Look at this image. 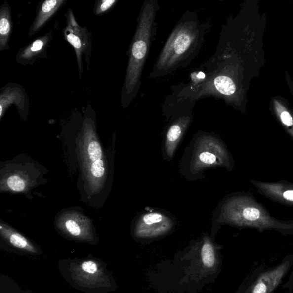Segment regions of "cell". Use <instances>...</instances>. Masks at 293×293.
<instances>
[{"label": "cell", "instance_id": "18", "mask_svg": "<svg viewBox=\"0 0 293 293\" xmlns=\"http://www.w3.org/2000/svg\"><path fill=\"white\" fill-rule=\"evenodd\" d=\"M215 85L220 93L225 95H231L236 91V85L230 78L221 76L215 80Z\"/></svg>", "mask_w": 293, "mask_h": 293}, {"label": "cell", "instance_id": "21", "mask_svg": "<svg viewBox=\"0 0 293 293\" xmlns=\"http://www.w3.org/2000/svg\"><path fill=\"white\" fill-rule=\"evenodd\" d=\"M281 119L282 123L286 126H291L293 124V118L288 112H283L281 115Z\"/></svg>", "mask_w": 293, "mask_h": 293}, {"label": "cell", "instance_id": "7", "mask_svg": "<svg viewBox=\"0 0 293 293\" xmlns=\"http://www.w3.org/2000/svg\"><path fill=\"white\" fill-rule=\"evenodd\" d=\"M201 140L197 141L190 162L191 171L194 173L223 164V148L220 141L211 136H205Z\"/></svg>", "mask_w": 293, "mask_h": 293}, {"label": "cell", "instance_id": "19", "mask_svg": "<svg viewBox=\"0 0 293 293\" xmlns=\"http://www.w3.org/2000/svg\"><path fill=\"white\" fill-rule=\"evenodd\" d=\"M117 2V0H101L96 1L94 13L96 16H102L113 8Z\"/></svg>", "mask_w": 293, "mask_h": 293}, {"label": "cell", "instance_id": "16", "mask_svg": "<svg viewBox=\"0 0 293 293\" xmlns=\"http://www.w3.org/2000/svg\"><path fill=\"white\" fill-rule=\"evenodd\" d=\"M13 27L11 8L5 1L0 7V52L9 49Z\"/></svg>", "mask_w": 293, "mask_h": 293}, {"label": "cell", "instance_id": "4", "mask_svg": "<svg viewBox=\"0 0 293 293\" xmlns=\"http://www.w3.org/2000/svg\"><path fill=\"white\" fill-rule=\"evenodd\" d=\"M66 270L68 282L74 287L88 293H106L112 281L106 266L100 260L85 258L71 261Z\"/></svg>", "mask_w": 293, "mask_h": 293}, {"label": "cell", "instance_id": "15", "mask_svg": "<svg viewBox=\"0 0 293 293\" xmlns=\"http://www.w3.org/2000/svg\"><path fill=\"white\" fill-rule=\"evenodd\" d=\"M191 122L190 116L180 117L170 126L165 141V153L167 157L172 159L177 147Z\"/></svg>", "mask_w": 293, "mask_h": 293}, {"label": "cell", "instance_id": "2", "mask_svg": "<svg viewBox=\"0 0 293 293\" xmlns=\"http://www.w3.org/2000/svg\"><path fill=\"white\" fill-rule=\"evenodd\" d=\"M202 30L196 19L183 18L169 36L151 77L168 74L189 63L200 49Z\"/></svg>", "mask_w": 293, "mask_h": 293}, {"label": "cell", "instance_id": "10", "mask_svg": "<svg viewBox=\"0 0 293 293\" xmlns=\"http://www.w3.org/2000/svg\"><path fill=\"white\" fill-rule=\"evenodd\" d=\"M14 166V165H13ZM10 166V169L5 170V173L1 176V191H11L21 193L30 190L36 185L35 174L34 170L28 168L25 166L19 165Z\"/></svg>", "mask_w": 293, "mask_h": 293}, {"label": "cell", "instance_id": "13", "mask_svg": "<svg viewBox=\"0 0 293 293\" xmlns=\"http://www.w3.org/2000/svg\"><path fill=\"white\" fill-rule=\"evenodd\" d=\"M0 235L10 247L20 252L33 255L41 254V251L33 242L6 223H1Z\"/></svg>", "mask_w": 293, "mask_h": 293}, {"label": "cell", "instance_id": "14", "mask_svg": "<svg viewBox=\"0 0 293 293\" xmlns=\"http://www.w3.org/2000/svg\"><path fill=\"white\" fill-rule=\"evenodd\" d=\"M67 1V0H46L39 5L36 9V17L29 30L28 36L31 37L38 33Z\"/></svg>", "mask_w": 293, "mask_h": 293}, {"label": "cell", "instance_id": "17", "mask_svg": "<svg viewBox=\"0 0 293 293\" xmlns=\"http://www.w3.org/2000/svg\"><path fill=\"white\" fill-rule=\"evenodd\" d=\"M201 259L202 263L208 268H211L215 265V255L214 248L211 242L209 241H206L202 246Z\"/></svg>", "mask_w": 293, "mask_h": 293}, {"label": "cell", "instance_id": "22", "mask_svg": "<svg viewBox=\"0 0 293 293\" xmlns=\"http://www.w3.org/2000/svg\"><path fill=\"white\" fill-rule=\"evenodd\" d=\"M284 197L287 200L293 201V190H288L284 193Z\"/></svg>", "mask_w": 293, "mask_h": 293}, {"label": "cell", "instance_id": "5", "mask_svg": "<svg viewBox=\"0 0 293 293\" xmlns=\"http://www.w3.org/2000/svg\"><path fill=\"white\" fill-rule=\"evenodd\" d=\"M66 26L63 30L64 38L73 47L79 70V77L81 79L83 74V59L84 57L86 70L89 71L90 57L92 55V34L87 28L82 27L76 20L71 9L68 10Z\"/></svg>", "mask_w": 293, "mask_h": 293}, {"label": "cell", "instance_id": "9", "mask_svg": "<svg viewBox=\"0 0 293 293\" xmlns=\"http://www.w3.org/2000/svg\"><path fill=\"white\" fill-rule=\"evenodd\" d=\"M12 105H15L20 118L23 120H26L30 108L28 96L22 86L16 83H9L1 89L0 120Z\"/></svg>", "mask_w": 293, "mask_h": 293}, {"label": "cell", "instance_id": "1", "mask_svg": "<svg viewBox=\"0 0 293 293\" xmlns=\"http://www.w3.org/2000/svg\"><path fill=\"white\" fill-rule=\"evenodd\" d=\"M158 2L150 0L144 3L138 18V24L129 50V61L122 90L121 104L128 107L138 93L141 75L149 55L154 35Z\"/></svg>", "mask_w": 293, "mask_h": 293}, {"label": "cell", "instance_id": "8", "mask_svg": "<svg viewBox=\"0 0 293 293\" xmlns=\"http://www.w3.org/2000/svg\"><path fill=\"white\" fill-rule=\"evenodd\" d=\"M173 226L171 218L161 212H148L142 214L137 221L135 227L136 236L151 238L167 233Z\"/></svg>", "mask_w": 293, "mask_h": 293}, {"label": "cell", "instance_id": "6", "mask_svg": "<svg viewBox=\"0 0 293 293\" xmlns=\"http://www.w3.org/2000/svg\"><path fill=\"white\" fill-rule=\"evenodd\" d=\"M57 230L70 240L97 244V237L92 220L78 211L68 210L61 212L56 221Z\"/></svg>", "mask_w": 293, "mask_h": 293}, {"label": "cell", "instance_id": "20", "mask_svg": "<svg viewBox=\"0 0 293 293\" xmlns=\"http://www.w3.org/2000/svg\"><path fill=\"white\" fill-rule=\"evenodd\" d=\"M243 216L245 219L249 221H255L259 218L260 212L257 209L248 208L244 209Z\"/></svg>", "mask_w": 293, "mask_h": 293}, {"label": "cell", "instance_id": "3", "mask_svg": "<svg viewBox=\"0 0 293 293\" xmlns=\"http://www.w3.org/2000/svg\"><path fill=\"white\" fill-rule=\"evenodd\" d=\"M82 133L83 176L93 193H96L103 186L107 171L106 155L97 139L95 113L90 104L85 110Z\"/></svg>", "mask_w": 293, "mask_h": 293}, {"label": "cell", "instance_id": "12", "mask_svg": "<svg viewBox=\"0 0 293 293\" xmlns=\"http://www.w3.org/2000/svg\"><path fill=\"white\" fill-rule=\"evenodd\" d=\"M291 264L287 260L273 269L265 271L253 284L250 293H273L287 273Z\"/></svg>", "mask_w": 293, "mask_h": 293}, {"label": "cell", "instance_id": "11", "mask_svg": "<svg viewBox=\"0 0 293 293\" xmlns=\"http://www.w3.org/2000/svg\"><path fill=\"white\" fill-rule=\"evenodd\" d=\"M52 39V32L50 31L21 48L16 56L17 63L28 66L33 65L38 60L48 59V49Z\"/></svg>", "mask_w": 293, "mask_h": 293}]
</instances>
